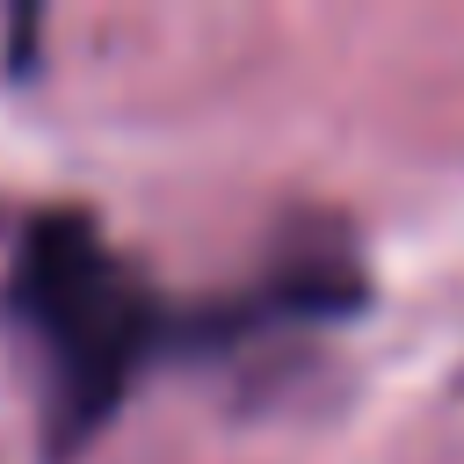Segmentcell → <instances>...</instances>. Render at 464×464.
<instances>
[{
    "mask_svg": "<svg viewBox=\"0 0 464 464\" xmlns=\"http://www.w3.org/2000/svg\"><path fill=\"white\" fill-rule=\"evenodd\" d=\"M14 304L44 341L51 442H87L152 355V297L94 232V218H36L14 254Z\"/></svg>",
    "mask_w": 464,
    "mask_h": 464,
    "instance_id": "obj_1",
    "label": "cell"
}]
</instances>
